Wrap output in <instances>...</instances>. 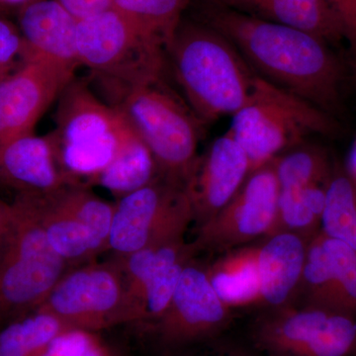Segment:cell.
<instances>
[{
	"instance_id": "obj_15",
	"label": "cell",
	"mask_w": 356,
	"mask_h": 356,
	"mask_svg": "<svg viewBox=\"0 0 356 356\" xmlns=\"http://www.w3.org/2000/svg\"><path fill=\"white\" fill-rule=\"evenodd\" d=\"M250 173L247 154L229 130L198 154L185 184L198 227L235 197Z\"/></svg>"
},
{
	"instance_id": "obj_25",
	"label": "cell",
	"mask_w": 356,
	"mask_h": 356,
	"mask_svg": "<svg viewBox=\"0 0 356 356\" xmlns=\"http://www.w3.org/2000/svg\"><path fill=\"white\" fill-rule=\"evenodd\" d=\"M327 184L280 187L276 232H290L302 238L315 236L322 221Z\"/></svg>"
},
{
	"instance_id": "obj_1",
	"label": "cell",
	"mask_w": 356,
	"mask_h": 356,
	"mask_svg": "<svg viewBox=\"0 0 356 356\" xmlns=\"http://www.w3.org/2000/svg\"><path fill=\"white\" fill-rule=\"evenodd\" d=\"M205 15L207 24L232 42L257 74L331 116L339 111L343 67L323 40L212 4Z\"/></svg>"
},
{
	"instance_id": "obj_18",
	"label": "cell",
	"mask_w": 356,
	"mask_h": 356,
	"mask_svg": "<svg viewBox=\"0 0 356 356\" xmlns=\"http://www.w3.org/2000/svg\"><path fill=\"white\" fill-rule=\"evenodd\" d=\"M305 238L290 232H276L259 247L261 300L281 307L300 286L305 266Z\"/></svg>"
},
{
	"instance_id": "obj_16",
	"label": "cell",
	"mask_w": 356,
	"mask_h": 356,
	"mask_svg": "<svg viewBox=\"0 0 356 356\" xmlns=\"http://www.w3.org/2000/svg\"><path fill=\"white\" fill-rule=\"evenodd\" d=\"M74 184L58 163L50 133L0 142V184L18 195H44Z\"/></svg>"
},
{
	"instance_id": "obj_34",
	"label": "cell",
	"mask_w": 356,
	"mask_h": 356,
	"mask_svg": "<svg viewBox=\"0 0 356 356\" xmlns=\"http://www.w3.org/2000/svg\"><path fill=\"white\" fill-rule=\"evenodd\" d=\"M14 217L13 204H6L0 201V245L3 242L10 229Z\"/></svg>"
},
{
	"instance_id": "obj_3",
	"label": "cell",
	"mask_w": 356,
	"mask_h": 356,
	"mask_svg": "<svg viewBox=\"0 0 356 356\" xmlns=\"http://www.w3.org/2000/svg\"><path fill=\"white\" fill-rule=\"evenodd\" d=\"M111 105L149 147L159 177L185 186L198 158L201 122L166 83L165 72L128 89Z\"/></svg>"
},
{
	"instance_id": "obj_2",
	"label": "cell",
	"mask_w": 356,
	"mask_h": 356,
	"mask_svg": "<svg viewBox=\"0 0 356 356\" xmlns=\"http://www.w3.org/2000/svg\"><path fill=\"white\" fill-rule=\"evenodd\" d=\"M166 57L185 102L201 124L233 116L250 99L257 72L211 26L181 21Z\"/></svg>"
},
{
	"instance_id": "obj_17",
	"label": "cell",
	"mask_w": 356,
	"mask_h": 356,
	"mask_svg": "<svg viewBox=\"0 0 356 356\" xmlns=\"http://www.w3.org/2000/svg\"><path fill=\"white\" fill-rule=\"evenodd\" d=\"M25 50L76 72V19L58 0H35L18 11Z\"/></svg>"
},
{
	"instance_id": "obj_14",
	"label": "cell",
	"mask_w": 356,
	"mask_h": 356,
	"mask_svg": "<svg viewBox=\"0 0 356 356\" xmlns=\"http://www.w3.org/2000/svg\"><path fill=\"white\" fill-rule=\"evenodd\" d=\"M229 320V308L215 292L206 269L189 261L170 305L149 330L163 346L180 348L216 336Z\"/></svg>"
},
{
	"instance_id": "obj_37",
	"label": "cell",
	"mask_w": 356,
	"mask_h": 356,
	"mask_svg": "<svg viewBox=\"0 0 356 356\" xmlns=\"http://www.w3.org/2000/svg\"><path fill=\"white\" fill-rule=\"evenodd\" d=\"M202 356H250L245 355V353H238V351H231V350H219L216 353H211L209 355Z\"/></svg>"
},
{
	"instance_id": "obj_32",
	"label": "cell",
	"mask_w": 356,
	"mask_h": 356,
	"mask_svg": "<svg viewBox=\"0 0 356 356\" xmlns=\"http://www.w3.org/2000/svg\"><path fill=\"white\" fill-rule=\"evenodd\" d=\"M336 18L343 38L356 48V0H324Z\"/></svg>"
},
{
	"instance_id": "obj_5",
	"label": "cell",
	"mask_w": 356,
	"mask_h": 356,
	"mask_svg": "<svg viewBox=\"0 0 356 356\" xmlns=\"http://www.w3.org/2000/svg\"><path fill=\"white\" fill-rule=\"evenodd\" d=\"M229 131L243 147L250 172L298 147L311 135L336 130L331 115L257 74L250 99Z\"/></svg>"
},
{
	"instance_id": "obj_29",
	"label": "cell",
	"mask_w": 356,
	"mask_h": 356,
	"mask_svg": "<svg viewBox=\"0 0 356 356\" xmlns=\"http://www.w3.org/2000/svg\"><path fill=\"white\" fill-rule=\"evenodd\" d=\"M274 166L280 187L320 184L330 179L327 158L316 147L289 149L274 159Z\"/></svg>"
},
{
	"instance_id": "obj_11",
	"label": "cell",
	"mask_w": 356,
	"mask_h": 356,
	"mask_svg": "<svg viewBox=\"0 0 356 356\" xmlns=\"http://www.w3.org/2000/svg\"><path fill=\"white\" fill-rule=\"evenodd\" d=\"M280 184L274 161L250 172L235 197L198 227L194 252L229 250L277 231Z\"/></svg>"
},
{
	"instance_id": "obj_30",
	"label": "cell",
	"mask_w": 356,
	"mask_h": 356,
	"mask_svg": "<svg viewBox=\"0 0 356 356\" xmlns=\"http://www.w3.org/2000/svg\"><path fill=\"white\" fill-rule=\"evenodd\" d=\"M25 43L18 26L0 17V81L18 69V58L24 57Z\"/></svg>"
},
{
	"instance_id": "obj_35",
	"label": "cell",
	"mask_w": 356,
	"mask_h": 356,
	"mask_svg": "<svg viewBox=\"0 0 356 356\" xmlns=\"http://www.w3.org/2000/svg\"><path fill=\"white\" fill-rule=\"evenodd\" d=\"M33 1H35V0H0V8L4 9V10L18 9V11H19L23 7L28 6Z\"/></svg>"
},
{
	"instance_id": "obj_23",
	"label": "cell",
	"mask_w": 356,
	"mask_h": 356,
	"mask_svg": "<svg viewBox=\"0 0 356 356\" xmlns=\"http://www.w3.org/2000/svg\"><path fill=\"white\" fill-rule=\"evenodd\" d=\"M192 0H113L112 7L138 30L165 49L182 21Z\"/></svg>"
},
{
	"instance_id": "obj_24",
	"label": "cell",
	"mask_w": 356,
	"mask_h": 356,
	"mask_svg": "<svg viewBox=\"0 0 356 356\" xmlns=\"http://www.w3.org/2000/svg\"><path fill=\"white\" fill-rule=\"evenodd\" d=\"M72 329L47 312L36 310L0 330V356H43L51 341Z\"/></svg>"
},
{
	"instance_id": "obj_19",
	"label": "cell",
	"mask_w": 356,
	"mask_h": 356,
	"mask_svg": "<svg viewBox=\"0 0 356 356\" xmlns=\"http://www.w3.org/2000/svg\"><path fill=\"white\" fill-rule=\"evenodd\" d=\"M271 22L311 33L325 43L343 39V31L324 0H206Z\"/></svg>"
},
{
	"instance_id": "obj_36",
	"label": "cell",
	"mask_w": 356,
	"mask_h": 356,
	"mask_svg": "<svg viewBox=\"0 0 356 356\" xmlns=\"http://www.w3.org/2000/svg\"><path fill=\"white\" fill-rule=\"evenodd\" d=\"M350 173L356 179V143L351 151L350 158Z\"/></svg>"
},
{
	"instance_id": "obj_31",
	"label": "cell",
	"mask_w": 356,
	"mask_h": 356,
	"mask_svg": "<svg viewBox=\"0 0 356 356\" xmlns=\"http://www.w3.org/2000/svg\"><path fill=\"white\" fill-rule=\"evenodd\" d=\"M96 337L95 332L86 330H65L51 341L43 356H83Z\"/></svg>"
},
{
	"instance_id": "obj_9",
	"label": "cell",
	"mask_w": 356,
	"mask_h": 356,
	"mask_svg": "<svg viewBox=\"0 0 356 356\" xmlns=\"http://www.w3.org/2000/svg\"><path fill=\"white\" fill-rule=\"evenodd\" d=\"M37 310L72 329L92 332L132 323L120 261L67 270Z\"/></svg>"
},
{
	"instance_id": "obj_7",
	"label": "cell",
	"mask_w": 356,
	"mask_h": 356,
	"mask_svg": "<svg viewBox=\"0 0 356 356\" xmlns=\"http://www.w3.org/2000/svg\"><path fill=\"white\" fill-rule=\"evenodd\" d=\"M76 44L79 64L91 70L112 102L165 70V49L113 7L79 20Z\"/></svg>"
},
{
	"instance_id": "obj_22",
	"label": "cell",
	"mask_w": 356,
	"mask_h": 356,
	"mask_svg": "<svg viewBox=\"0 0 356 356\" xmlns=\"http://www.w3.org/2000/svg\"><path fill=\"white\" fill-rule=\"evenodd\" d=\"M159 177L153 154L135 131L131 130L108 166L91 182L120 199Z\"/></svg>"
},
{
	"instance_id": "obj_20",
	"label": "cell",
	"mask_w": 356,
	"mask_h": 356,
	"mask_svg": "<svg viewBox=\"0 0 356 356\" xmlns=\"http://www.w3.org/2000/svg\"><path fill=\"white\" fill-rule=\"evenodd\" d=\"M26 196L29 198L51 248L69 266L88 261L103 252L90 231L58 202L54 192Z\"/></svg>"
},
{
	"instance_id": "obj_6",
	"label": "cell",
	"mask_w": 356,
	"mask_h": 356,
	"mask_svg": "<svg viewBox=\"0 0 356 356\" xmlns=\"http://www.w3.org/2000/svg\"><path fill=\"white\" fill-rule=\"evenodd\" d=\"M13 206L0 245V321L36 311L70 267L51 248L29 198L17 195Z\"/></svg>"
},
{
	"instance_id": "obj_28",
	"label": "cell",
	"mask_w": 356,
	"mask_h": 356,
	"mask_svg": "<svg viewBox=\"0 0 356 356\" xmlns=\"http://www.w3.org/2000/svg\"><path fill=\"white\" fill-rule=\"evenodd\" d=\"M320 233L329 271L330 306L356 317V250Z\"/></svg>"
},
{
	"instance_id": "obj_13",
	"label": "cell",
	"mask_w": 356,
	"mask_h": 356,
	"mask_svg": "<svg viewBox=\"0 0 356 356\" xmlns=\"http://www.w3.org/2000/svg\"><path fill=\"white\" fill-rule=\"evenodd\" d=\"M194 252L191 243L180 240L118 257L125 276L132 323L149 329L158 322L170 305L180 275Z\"/></svg>"
},
{
	"instance_id": "obj_8",
	"label": "cell",
	"mask_w": 356,
	"mask_h": 356,
	"mask_svg": "<svg viewBox=\"0 0 356 356\" xmlns=\"http://www.w3.org/2000/svg\"><path fill=\"white\" fill-rule=\"evenodd\" d=\"M194 222L184 185L159 177L115 204L108 250L123 257L138 250L184 240Z\"/></svg>"
},
{
	"instance_id": "obj_27",
	"label": "cell",
	"mask_w": 356,
	"mask_h": 356,
	"mask_svg": "<svg viewBox=\"0 0 356 356\" xmlns=\"http://www.w3.org/2000/svg\"><path fill=\"white\" fill-rule=\"evenodd\" d=\"M54 194L58 202L90 231L102 250H108L115 204L103 200L83 184L65 185Z\"/></svg>"
},
{
	"instance_id": "obj_26",
	"label": "cell",
	"mask_w": 356,
	"mask_h": 356,
	"mask_svg": "<svg viewBox=\"0 0 356 356\" xmlns=\"http://www.w3.org/2000/svg\"><path fill=\"white\" fill-rule=\"evenodd\" d=\"M322 233L356 250V179L337 173L327 182Z\"/></svg>"
},
{
	"instance_id": "obj_33",
	"label": "cell",
	"mask_w": 356,
	"mask_h": 356,
	"mask_svg": "<svg viewBox=\"0 0 356 356\" xmlns=\"http://www.w3.org/2000/svg\"><path fill=\"white\" fill-rule=\"evenodd\" d=\"M76 19L81 20L112 8L113 0H58Z\"/></svg>"
},
{
	"instance_id": "obj_21",
	"label": "cell",
	"mask_w": 356,
	"mask_h": 356,
	"mask_svg": "<svg viewBox=\"0 0 356 356\" xmlns=\"http://www.w3.org/2000/svg\"><path fill=\"white\" fill-rule=\"evenodd\" d=\"M211 285L228 308L252 305L261 300L259 247H241L206 269Z\"/></svg>"
},
{
	"instance_id": "obj_12",
	"label": "cell",
	"mask_w": 356,
	"mask_h": 356,
	"mask_svg": "<svg viewBox=\"0 0 356 356\" xmlns=\"http://www.w3.org/2000/svg\"><path fill=\"white\" fill-rule=\"evenodd\" d=\"M74 79V72L25 50L23 62L0 81V142L34 133L37 122Z\"/></svg>"
},
{
	"instance_id": "obj_10",
	"label": "cell",
	"mask_w": 356,
	"mask_h": 356,
	"mask_svg": "<svg viewBox=\"0 0 356 356\" xmlns=\"http://www.w3.org/2000/svg\"><path fill=\"white\" fill-rule=\"evenodd\" d=\"M255 339L273 356H356V317L312 305L281 309L259 323Z\"/></svg>"
},
{
	"instance_id": "obj_4",
	"label": "cell",
	"mask_w": 356,
	"mask_h": 356,
	"mask_svg": "<svg viewBox=\"0 0 356 356\" xmlns=\"http://www.w3.org/2000/svg\"><path fill=\"white\" fill-rule=\"evenodd\" d=\"M58 100L56 128L50 134L58 163L72 181L90 186L132 128L83 81L72 79Z\"/></svg>"
}]
</instances>
